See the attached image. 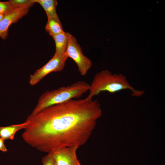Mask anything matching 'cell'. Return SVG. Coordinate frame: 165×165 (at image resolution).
I'll use <instances>...</instances> for the list:
<instances>
[{
  "mask_svg": "<svg viewBox=\"0 0 165 165\" xmlns=\"http://www.w3.org/2000/svg\"><path fill=\"white\" fill-rule=\"evenodd\" d=\"M102 114L97 99H70L29 115L22 137L29 145L45 152L63 147H79L90 139Z\"/></svg>",
  "mask_w": 165,
  "mask_h": 165,
  "instance_id": "cell-1",
  "label": "cell"
},
{
  "mask_svg": "<svg viewBox=\"0 0 165 165\" xmlns=\"http://www.w3.org/2000/svg\"><path fill=\"white\" fill-rule=\"evenodd\" d=\"M126 90H130L132 95L134 97H139L144 94L143 90H136L132 86L125 75L112 74L105 69L95 75L90 84L89 94L86 98L91 100L94 96L103 91L113 93Z\"/></svg>",
  "mask_w": 165,
  "mask_h": 165,
  "instance_id": "cell-2",
  "label": "cell"
},
{
  "mask_svg": "<svg viewBox=\"0 0 165 165\" xmlns=\"http://www.w3.org/2000/svg\"><path fill=\"white\" fill-rule=\"evenodd\" d=\"M90 84L79 81L67 86L51 91L47 90L39 97L38 103L30 116H34L49 106L72 99H77L89 90Z\"/></svg>",
  "mask_w": 165,
  "mask_h": 165,
  "instance_id": "cell-3",
  "label": "cell"
},
{
  "mask_svg": "<svg viewBox=\"0 0 165 165\" xmlns=\"http://www.w3.org/2000/svg\"><path fill=\"white\" fill-rule=\"evenodd\" d=\"M68 57L72 59L78 67L80 75H86L92 65L90 60L83 54L76 38L70 34L65 51Z\"/></svg>",
  "mask_w": 165,
  "mask_h": 165,
  "instance_id": "cell-4",
  "label": "cell"
},
{
  "mask_svg": "<svg viewBox=\"0 0 165 165\" xmlns=\"http://www.w3.org/2000/svg\"><path fill=\"white\" fill-rule=\"evenodd\" d=\"M68 58L65 53L62 55L54 54L45 64L30 75L29 84L32 86L35 85L49 73L63 70Z\"/></svg>",
  "mask_w": 165,
  "mask_h": 165,
  "instance_id": "cell-5",
  "label": "cell"
},
{
  "mask_svg": "<svg viewBox=\"0 0 165 165\" xmlns=\"http://www.w3.org/2000/svg\"><path fill=\"white\" fill-rule=\"evenodd\" d=\"M30 6L16 7L4 15L0 21V37L5 39L8 35L9 28L28 13Z\"/></svg>",
  "mask_w": 165,
  "mask_h": 165,
  "instance_id": "cell-6",
  "label": "cell"
},
{
  "mask_svg": "<svg viewBox=\"0 0 165 165\" xmlns=\"http://www.w3.org/2000/svg\"><path fill=\"white\" fill-rule=\"evenodd\" d=\"M79 147H63L52 152L55 165H79L76 152Z\"/></svg>",
  "mask_w": 165,
  "mask_h": 165,
  "instance_id": "cell-7",
  "label": "cell"
},
{
  "mask_svg": "<svg viewBox=\"0 0 165 165\" xmlns=\"http://www.w3.org/2000/svg\"><path fill=\"white\" fill-rule=\"evenodd\" d=\"M34 3L39 4L45 10L47 18L54 19L61 21L56 12L58 5L56 0H32Z\"/></svg>",
  "mask_w": 165,
  "mask_h": 165,
  "instance_id": "cell-8",
  "label": "cell"
},
{
  "mask_svg": "<svg viewBox=\"0 0 165 165\" xmlns=\"http://www.w3.org/2000/svg\"><path fill=\"white\" fill-rule=\"evenodd\" d=\"M28 123L25 121L22 123L9 126L0 127V138L4 140H13L16 133L18 130L26 128Z\"/></svg>",
  "mask_w": 165,
  "mask_h": 165,
  "instance_id": "cell-9",
  "label": "cell"
},
{
  "mask_svg": "<svg viewBox=\"0 0 165 165\" xmlns=\"http://www.w3.org/2000/svg\"><path fill=\"white\" fill-rule=\"evenodd\" d=\"M70 34L64 31L52 37L55 42V54L62 55L65 53Z\"/></svg>",
  "mask_w": 165,
  "mask_h": 165,
  "instance_id": "cell-10",
  "label": "cell"
},
{
  "mask_svg": "<svg viewBox=\"0 0 165 165\" xmlns=\"http://www.w3.org/2000/svg\"><path fill=\"white\" fill-rule=\"evenodd\" d=\"M47 19L45 29L52 37L64 31L61 21L51 18H47Z\"/></svg>",
  "mask_w": 165,
  "mask_h": 165,
  "instance_id": "cell-11",
  "label": "cell"
},
{
  "mask_svg": "<svg viewBox=\"0 0 165 165\" xmlns=\"http://www.w3.org/2000/svg\"><path fill=\"white\" fill-rule=\"evenodd\" d=\"M16 7L12 5L9 1H0V14L5 15Z\"/></svg>",
  "mask_w": 165,
  "mask_h": 165,
  "instance_id": "cell-12",
  "label": "cell"
},
{
  "mask_svg": "<svg viewBox=\"0 0 165 165\" xmlns=\"http://www.w3.org/2000/svg\"><path fill=\"white\" fill-rule=\"evenodd\" d=\"M10 3L16 7L25 6H32L35 3L32 0H10Z\"/></svg>",
  "mask_w": 165,
  "mask_h": 165,
  "instance_id": "cell-13",
  "label": "cell"
},
{
  "mask_svg": "<svg viewBox=\"0 0 165 165\" xmlns=\"http://www.w3.org/2000/svg\"><path fill=\"white\" fill-rule=\"evenodd\" d=\"M43 165H55L52 153H48V154L42 158Z\"/></svg>",
  "mask_w": 165,
  "mask_h": 165,
  "instance_id": "cell-14",
  "label": "cell"
},
{
  "mask_svg": "<svg viewBox=\"0 0 165 165\" xmlns=\"http://www.w3.org/2000/svg\"><path fill=\"white\" fill-rule=\"evenodd\" d=\"M4 140L0 138V150L3 152H6L7 149L4 144Z\"/></svg>",
  "mask_w": 165,
  "mask_h": 165,
  "instance_id": "cell-15",
  "label": "cell"
},
{
  "mask_svg": "<svg viewBox=\"0 0 165 165\" xmlns=\"http://www.w3.org/2000/svg\"><path fill=\"white\" fill-rule=\"evenodd\" d=\"M4 15L2 14H0V21L3 18Z\"/></svg>",
  "mask_w": 165,
  "mask_h": 165,
  "instance_id": "cell-16",
  "label": "cell"
},
{
  "mask_svg": "<svg viewBox=\"0 0 165 165\" xmlns=\"http://www.w3.org/2000/svg\"><path fill=\"white\" fill-rule=\"evenodd\" d=\"M79 165H82L81 164H80Z\"/></svg>",
  "mask_w": 165,
  "mask_h": 165,
  "instance_id": "cell-17",
  "label": "cell"
}]
</instances>
